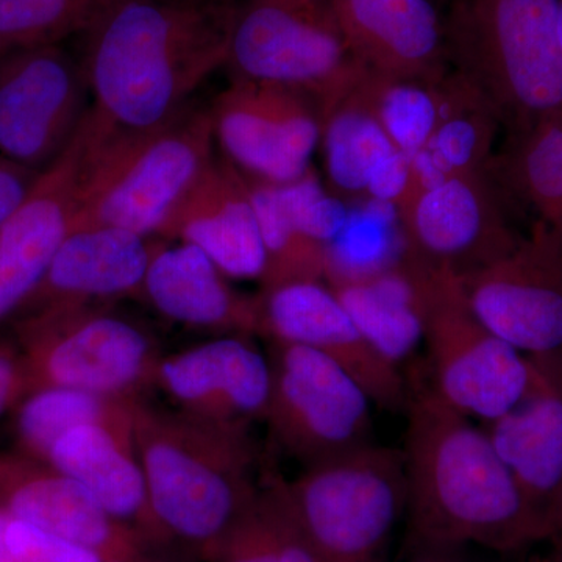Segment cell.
Listing matches in <instances>:
<instances>
[{"label": "cell", "instance_id": "cell-1", "mask_svg": "<svg viewBox=\"0 0 562 562\" xmlns=\"http://www.w3.org/2000/svg\"><path fill=\"white\" fill-rule=\"evenodd\" d=\"M409 547L480 546L517 552L558 535L528 501L483 427L419 382L406 403Z\"/></svg>", "mask_w": 562, "mask_h": 562}, {"label": "cell", "instance_id": "cell-2", "mask_svg": "<svg viewBox=\"0 0 562 562\" xmlns=\"http://www.w3.org/2000/svg\"><path fill=\"white\" fill-rule=\"evenodd\" d=\"M236 10L235 0H117L83 35L92 124L132 135L187 109L227 63Z\"/></svg>", "mask_w": 562, "mask_h": 562}, {"label": "cell", "instance_id": "cell-3", "mask_svg": "<svg viewBox=\"0 0 562 562\" xmlns=\"http://www.w3.org/2000/svg\"><path fill=\"white\" fill-rule=\"evenodd\" d=\"M135 449L166 546L177 543L216 562L260 487L250 428L211 424L138 401Z\"/></svg>", "mask_w": 562, "mask_h": 562}, {"label": "cell", "instance_id": "cell-4", "mask_svg": "<svg viewBox=\"0 0 562 562\" xmlns=\"http://www.w3.org/2000/svg\"><path fill=\"white\" fill-rule=\"evenodd\" d=\"M81 133L83 183L70 232L102 225L160 239L216 146L210 106L194 101L149 132L105 135L87 114Z\"/></svg>", "mask_w": 562, "mask_h": 562}, {"label": "cell", "instance_id": "cell-5", "mask_svg": "<svg viewBox=\"0 0 562 562\" xmlns=\"http://www.w3.org/2000/svg\"><path fill=\"white\" fill-rule=\"evenodd\" d=\"M443 22L450 70L506 135L562 110L558 0H454Z\"/></svg>", "mask_w": 562, "mask_h": 562}, {"label": "cell", "instance_id": "cell-6", "mask_svg": "<svg viewBox=\"0 0 562 562\" xmlns=\"http://www.w3.org/2000/svg\"><path fill=\"white\" fill-rule=\"evenodd\" d=\"M398 265L419 302L432 391L471 419H497L527 390V355L480 321L457 272L422 260L406 247Z\"/></svg>", "mask_w": 562, "mask_h": 562}, {"label": "cell", "instance_id": "cell-7", "mask_svg": "<svg viewBox=\"0 0 562 562\" xmlns=\"http://www.w3.org/2000/svg\"><path fill=\"white\" fill-rule=\"evenodd\" d=\"M280 482L319 562L386 561L408 497L401 450L372 442Z\"/></svg>", "mask_w": 562, "mask_h": 562}, {"label": "cell", "instance_id": "cell-8", "mask_svg": "<svg viewBox=\"0 0 562 562\" xmlns=\"http://www.w3.org/2000/svg\"><path fill=\"white\" fill-rule=\"evenodd\" d=\"M31 391L63 386L133 398L154 387L162 357L150 331L110 305H58L10 322Z\"/></svg>", "mask_w": 562, "mask_h": 562}, {"label": "cell", "instance_id": "cell-9", "mask_svg": "<svg viewBox=\"0 0 562 562\" xmlns=\"http://www.w3.org/2000/svg\"><path fill=\"white\" fill-rule=\"evenodd\" d=\"M225 66L232 80L305 92L322 121L368 72L347 46L333 0H244Z\"/></svg>", "mask_w": 562, "mask_h": 562}, {"label": "cell", "instance_id": "cell-10", "mask_svg": "<svg viewBox=\"0 0 562 562\" xmlns=\"http://www.w3.org/2000/svg\"><path fill=\"white\" fill-rule=\"evenodd\" d=\"M265 422L272 442L303 469L373 442L372 401L341 366L308 347L271 342Z\"/></svg>", "mask_w": 562, "mask_h": 562}, {"label": "cell", "instance_id": "cell-11", "mask_svg": "<svg viewBox=\"0 0 562 562\" xmlns=\"http://www.w3.org/2000/svg\"><path fill=\"white\" fill-rule=\"evenodd\" d=\"M90 109L83 65L61 44L0 54V155L7 160L46 171Z\"/></svg>", "mask_w": 562, "mask_h": 562}, {"label": "cell", "instance_id": "cell-12", "mask_svg": "<svg viewBox=\"0 0 562 562\" xmlns=\"http://www.w3.org/2000/svg\"><path fill=\"white\" fill-rule=\"evenodd\" d=\"M210 113L214 143L243 176L283 184L312 169L322 114L305 92L266 81L232 80Z\"/></svg>", "mask_w": 562, "mask_h": 562}, {"label": "cell", "instance_id": "cell-13", "mask_svg": "<svg viewBox=\"0 0 562 562\" xmlns=\"http://www.w3.org/2000/svg\"><path fill=\"white\" fill-rule=\"evenodd\" d=\"M461 277L480 321L524 355L562 350V236L535 222L508 254Z\"/></svg>", "mask_w": 562, "mask_h": 562}, {"label": "cell", "instance_id": "cell-14", "mask_svg": "<svg viewBox=\"0 0 562 562\" xmlns=\"http://www.w3.org/2000/svg\"><path fill=\"white\" fill-rule=\"evenodd\" d=\"M508 203L486 171L447 177L397 211L405 247L465 276L514 249Z\"/></svg>", "mask_w": 562, "mask_h": 562}, {"label": "cell", "instance_id": "cell-15", "mask_svg": "<svg viewBox=\"0 0 562 562\" xmlns=\"http://www.w3.org/2000/svg\"><path fill=\"white\" fill-rule=\"evenodd\" d=\"M260 336L330 358L379 408L405 413L409 387L401 368L368 341L325 281H294L257 295Z\"/></svg>", "mask_w": 562, "mask_h": 562}, {"label": "cell", "instance_id": "cell-16", "mask_svg": "<svg viewBox=\"0 0 562 562\" xmlns=\"http://www.w3.org/2000/svg\"><path fill=\"white\" fill-rule=\"evenodd\" d=\"M154 387L173 409L211 424L250 428L265 420L271 364L254 336L217 335L176 353L162 355Z\"/></svg>", "mask_w": 562, "mask_h": 562}, {"label": "cell", "instance_id": "cell-17", "mask_svg": "<svg viewBox=\"0 0 562 562\" xmlns=\"http://www.w3.org/2000/svg\"><path fill=\"white\" fill-rule=\"evenodd\" d=\"M85 172L81 127L65 154L40 173L27 198L0 228V327L38 290L72 228Z\"/></svg>", "mask_w": 562, "mask_h": 562}, {"label": "cell", "instance_id": "cell-18", "mask_svg": "<svg viewBox=\"0 0 562 562\" xmlns=\"http://www.w3.org/2000/svg\"><path fill=\"white\" fill-rule=\"evenodd\" d=\"M0 508L91 549L105 562L135 560L149 549L138 532L113 519L80 483L18 450L0 452Z\"/></svg>", "mask_w": 562, "mask_h": 562}, {"label": "cell", "instance_id": "cell-19", "mask_svg": "<svg viewBox=\"0 0 562 562\" xmlns=\"http://www.w3.org/2000/svg\"><path fill=\"white\" fill-rule=\"evenodd\" d=\"M527 360L522 397L482 427L528 501L562 531V350Z\"/></svg>", "mask_w": 562, "mask_h": 562}, {"label": "cell", "instance_id": "cell-20", "mask_svg": "<svg viewBox=\"0 0 562 562\" xmlns=\"http://www.w3.org/2000/svg\"><path fill=\"white\" fill-rule=\"evenodd\" d=\"M246 180L266 251L261 290L324 281L328 246L346 225L349 209L325 191L313 169L291 183Z\"/></svg>", "mask_w": 562, "mask_h": 562}, {"label": "cell", "instance_id": "cell-21", "mask_svg": "<svg viewBox=\"0 0 562 562\" xmlns=\"http://www.w3.org/2000/svg\"><path fill=\"white\" fill-rule=\"evenodd\" d=\"M362 68L384 79L438 85L450 74L446 22L432 0H333Z\"/></svg>", "mask_w": 562, "mask_h": 562}, {"label": "cell", "instance_id": "cell-22", "mask_svg": "<svg viewBox=\"0 0 562 562\" xmlns=\"http://www.w3.org/2000/svg\"><path fill=\"white\" fill-rule=\"evenodd\" d=\"M160 239L198 247L228 279L261 281L265 273L266 251L249 184L222 155L211 158Z\"/></svg>", "mask_w": 562, "mask_h": 562}, {"label": "cell", "instance_id": "cell-23", "mask_svg": "<svg viewBox=\"0 0 562 562\" xmlns=\"http://www.w3.org/2000/svg\"><path fill=\"white\" fill-rule=\"evenodd\" d=\"M228 280L198 247L157 238L139 297L183 327L216 335H260L257 295L236 291Z\"/></svg>", "mask_w": 562, "mask_h": 562}, {"label": "cell", "instance_id": "cell-24", "mask_svg": "<svg viewBox=\"0 0 562 562\" xmlns=\"http://www.w3.org/2000/svg\"><path fill=\"white\" fill-rule=\"evenodd\" d=\"M155 243L157 238L102 225L70 232L20 314L139 297Z\"/></svg>", "mask_w": 562, "mask_h": 562}, {"label": "cell", "instance_id": "cell-25", "mask_svg": "<svg viewBox=\"0 0 562 562\" xmlns=\"http://www.w3.org/2000/svg\"><path fill=\"white\" fill-rule=\"evenodd\" d=\"M46 462L80 483L113 519L138 532L147 546H166L136 453L135 425L74 428L52 446Z\"/></svg>", "mask_w": 562, "mask_h": 562}, {"label": "cell", "instance_id": "cell-26", "mask_svg": "<svg viewBox=\"0 0 562 562\" xmlns=\"http://www.w3.org/2000/svg\"><path fill=\"white\" fill-rule=\"evenodd\" d=\"M487 173L508 206H524L562 236V110L506 135Z\"/></svg>", "mask_w": 562, "mask_h": 562}, {"label": "cell", "instance_id": "cell-27", "mask_svg": "<svg viewBox=\"0 0 562 562\" xmlns=\"http://www.w3.org/2000/svg\"><path fill=\"white\" fill-rule=\"evenodd\" d=\"M498 131L501 124L490 106L450 70L438 125L412 158L417 194L447 177L486 171Z\"/></svg>", "mask_w": 562, "mask_h": 562}, {"label": "cell", "instance_id": "cell-28", "mask_svg": "<svg viewBox=\"0 0 562 562\" xmlns=\"http://www.w3.org/2000/svg\"><path fill=\"white\" fill-rule=\"evenodd\" d=\"M328 286L368 341L397 368L424 341L416 291L398 262L375 276Z\"/></svg>", "mask_w": 562, "mask_h": 562}, {"label": "cell", "instance_id": "cell-29", "mask_svg": "<svg viewBox=\"0 0 562 562\" xmlns=\"http://www.w3.org/2000/svg\"><path fill=\"white\" fill-rule=\"evenodd\" d=\"M138 401L72 387H36L13 409L16 450L46 462L52 446L74 428L92 424L133 427Z\"/></svg>", "mask_w": 562, "mask_h": 562}, {"label": "cell", "instance_id": "cell-30", "mask_svg": "<svg viewBox=\"0 0 562 562\" xmlns=\"http://www.w3.org/2000/svg\"><path fill=\"white\" fill-rule=\"evenodd\" d=\"M321 143L328 180L344 198H366L373 173L398 150L355 91L322 121Z\"/></svg>", "mask_w": 562, "mask_h": 562}, {"label": "cell", "instance_id": "cell-31", "mask_svg": "<svg viewBox=\"0 0 562 562\" xmlns=\"http://www.w3.org/2000/svg\"><path fill=\"white\" fill-rule=\"evenodd\" d=\"M216 562H319L284 497L280 475L260 482Z\"/></svg>", "mask_w": 562, "mask_h": 562}, {"label": "cell", "instance_id": "cell-32", "mask_svg": "<svg viewBox=\"0 0 562 562\" xmlns=\"http://www.w3.org/2000/svg\"><path fill=\"white\" fill-rule=\"evenodd\" d=\"M405 239L397 211L391 203L368 201L349 210L346 225L328 246L325 283L360 280L394 268Z\"/></svg>", "mask_w": 562, "mask_h": 562}, {"label": "cell", "instance_id": "cell-33", "mask_svg": "<svg viewBox=\"0 0 562 562\" xmlns=\"http://www.w3.org/2000/svg\"><path fill=\"white\" fill-rule=\"evenodd\" d=\"M443 83L391 80L366 72L353 91L373 111L394 146L413 158L441 117Z\"/></svg>", "mask_w": 562, "mask_h": 562}, {"label": "cell", "instance_id": "cell-34", "mask_svg": "<svg viewBox=\"0 0 562 562\" xmlns=\"http://www.w3.org/2000/svg\"><path fill=\"white\" fill-rule=\"evenodd\" d=\"M117 0H0V54L87 35Z\"/></svg>", "mask_w": 562, "mask_h": 562}, {"label": "cell", "instance_id": "cell-35", "mask_svg": "<svg viewBox=\"0 0 562 562\" xmlns=\"http://www.w3.org/2000/svg\"><path fill=\"white\" fill-rule=\"evenodd\" d=\"M5 541L18 562H105L101 554L10 516Z\"/></svg>", "mask_w": 562, "mask_h": 562}, {"label": "cell", "instance_id": "cell-36", "mask_svg": "<svg viewBox=\"0 0 562 562\" xmlns=\"http://www.w3.org/2000/svg\"><path fill=\"white\" fill-rule=\"evenodd\" d=\"M31 392V380L14 342L0 341V417Z\"/></svg>", "mask_w": 562, "mask_h": 562}, {"label": "cell", "instance_id": "cell-37", "mask_svg": "<svg viewBox=\"0 0 562 562\" xmlns=\"http://www.w3.org/2000/svg\"><path fill=\"white\" fill-rule=\"evenodd\" d=\"M40 173L0 155V228L27 198Z\"/></svg>", "mask_w": 562, "mask_h": 562}, {"label": "cell", "instance_id": "cell-38", "mask_svg": "<svg viewBox=\"0 0 562 562\" xmlns=\"http://www.w3.org/2000/svg\"><path fill=\"white\" fill-rule=\"evenodd\" d=\"M457 547H413L408 562H464Z\"/></svg>", "mask_w": 562, "mask_h": 562}, {"label": "cell", "instance_id": "cell-39", "mask_svg": "<svg viewBox=\"0 0 562 562\" xmlns=\"http://www.w3.org/2000/svg\"><path fill=\"white\" fill-rule=\"evenodd\" d=\"M542 552L532 554L527 562H562V531L546 542Z\"/></svg>", "mask_w": 562, "mask_h": 562}, {"label": "cell", "instance_id": "cell-40", "mask_svg": "<svg viewBox=\"0 0 562 562\" xmlns=\"http://www.w3.org/2000/svg\"><path fill=\"white\" fill-rule=\"evenodd\" d=\"M9 520L10 514L0 508V562H18L5 541V528Z\"/></svg>", "mask_w": 562, "mask_h": 562}, {"label": "cell", "instance_id": "cell-41", "mask_svg": "<svg viewBox=\"0 0 562 562\" xmlns=\"http://www.w3.org/2000/svg\"><path fill=\"white\" fill-rule=\"evenodd\" d=\"M558 27H560V40L562 47V0H558Z\"/></svg>", "mask_w": 562, "mask_h": 562}, {"label": "cell", "instance_id": "cell-42", "mask_svg": "<svg viewBox=\"0 0 562 562\" xmlns=\"http://www.w3.org/2000/svg\"><path fill=\"white\" fill-rule=\"evenodd\" d=\"M147 557V553L146 554H143V557H139V558H135V560H131V561H111V562H140L144 560V558Z\"/></svg>", "mask_w": 562, "mask_h": 562}, {"label": "cell", "instance_id": "cell-43", "mask_svg": "<svg viewBox=\"0 0 562 562\" xmlns=\"http://www.w3.org/2000/svg\"><path fill=\"white\" fill-rule=\"evenodd\" d=\"M140 562H157V561L150 560V558H149V557H146V558H144V560H143V561H140Z\"/></svg>", "mask_w": 562, "mask_h": 562}]
</instances>
